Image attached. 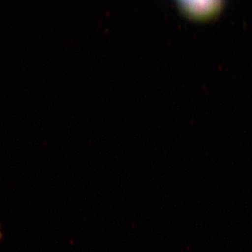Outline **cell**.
I'll list each match as a JSON object with an SVG mask.
<instances>
[{
    "label": "cell",
    "mask_w": 252,
    "mask_h": 252,
    "mask_svg": "<svg viewBox=\"0 0 252 252\" xmlns=\"http://www.w3.org/2000/svg\"><path fill=\"white\" fill-rule=\"evenodd\" d=\"M1 237H2V235H1V231H0V240H1Z\"/></svg>",
    "instance_id": "1"
}]
</instances>
